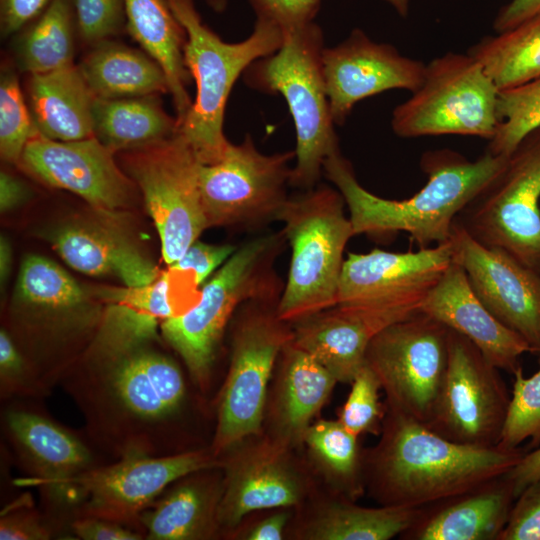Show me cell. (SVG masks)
I'll return each mask as SVG.
<instances>
[{
	"instance_id": "1",
	"label": "cell",
	"mask_w": 540,
	"mask_h": 540,
	"mask_svg": "<svg viewBox=\"0 0 540 540\" xmlns=\"http://www.w3.org/2000/svg\"><path fill=\"white\" fill-rule=\"evenodd\" d=\"M158 341L117 356L82 355L59 382L82 414L86 438L113 461L184 452L176 438L188 387L178 363L153 347Z\"/></svg>"
},
{
	"instance_id": "2",
	"label": "cell",
	"mask_w": 540,
	"mask_h": 540,
	"mask_svg": "<svg viewBox=\"0 0 540 540\" xmlns=\"http://www.w3.org/2000/svg\"><path fill=\"white\" fill-rule=\"evenodd\" d=\"M380 432L363 452V475L365 488L385 506H433L505 475L525 453L459 444L386 407Z\"/></svg>"
},
{
	"instance_id": "3",
	"label": "cell",
	"mask_w": 540,
	"mask_h": 540,
	"mask_svg": "<svg viewBox=\"0 0 540 540\" xmlns=\"http://www.w3.org/2000/svg\"><path fill=\"white\" fill-rule=\"evenodd\" d=\"M507 156L485 151L469 161L451 149L425 152L427 182L416 194L393 200L377 196L356 178L340 150L327 157L323 173L343 196L355 235L391 237L406 232L418 248L448 241L457 215L502 168Z\"/></svg>"
},
{
	"instance_id": "4",
	"label": "cell",
	"mask_w": 540,
	"mask_h": 540,
	"mask_svg": "<svg viewBox=\"0 0 540 540\" xmlns=\"http://www.w3.org/2000/svg\"><path fill=\"white\" fill-rule=\"evenodd\" d=\"M286 243L281 230L238 246L205 282L198 301L161 323L162 338L182 359L201 392L210 386L221 339L238 309L250 300H280L285 284L275 261Z\"/></svg>"
},
{
	"instance_id": "5",
	"label": "cell",
	"mask_w": 540,
	"mask_h": 540,
	"mask_svg": "<svg viewBox=\"0 0 540 540\" xmlns=\"http://www.w3.org/2000/svg\"><path fill=\"white\" fill-rule=\"evenodd\" d=\"M184 28V63L196 83V97L178 133L202 164H214L230 142L224 135V112L233 85L255 60L276 52L284 33L275 24L256 19L252 33L237 43L223 41L203 23L193 0H166Z\"/></svg>"
},
{
	"instance_id": "6",
	"label": "cell",
	"mask_w": 540,
	"mask_h": 540,
	"mask_svg": "<svg viewBox=\"0 0 540 540\" xmlns=\"http://www.w3.org/2000/svg\"><path fill=\"white\" fill-rule=\"evenodd\" d=\"M324 36L312 22L284 33L280 48L251 63L243 73L250 88L280 94L296 131V164L290 186L315 187L328 156L340 150L323 76Z\"/></svg>"
},
{
	"instance_id": "7",
	"label": "cell",
	"mask_w": 540,
	"mask_h": 540,
	"mask_svg": "<svg viewBox=\"0 0 540 540\" xmlns=\"http://www.w3.org/2000/svg\"><path fill=\"white\" fill-rule=\"evenodd\" d=\"M341 193L316 185L289 196L277 221L291 248L287 280L277 306L292 324L337 305L344 250L355 236Z\"/></svg>"
},
{
	"instance_id": "8",
	"label": "cell",
	"mask_w": 540,
	"mask_h": 540,
	"mask_svg": "<svg viewBox=\"0 0 540 540\" xmlns=\"http://www.w3.org/2000/svg\"><path fill=\"white\" fill-rule=\"evenodd\" d=\"M278 302L250 300L233 317L230 365L209 446L216 457L261 433L273 369L293 339L292 325L277 313Z\"/></svg>"
},
{
	"instance_id": "9",
	"label": "cell",
	"mask_w": 540,
	"mask_h": 540,
	"mask_svg": "<svg viewBox=\"0 0 540 540\" xmlns=\"http://www.w3.org/2000/svg\"><path fill=\"white\" fill-rule=\"evenodd\" d=\"M24 400H9L1 414L4 436L25 473L13 482L38 489L55 531L69 528L78 509L74 479L104 463L87 438Z\"/></svg>"
},
{
	"instance_id": "10",
	"label": "cell",
	"mask_w": 540,
	"mask_h": 540,
	"mask_svg": "<svg viewBox=\"0 0 540 540\" xmlns=\"http://www.w3.org/2000/svg\"><path fill=\"white\" fill-rule=\"evenodd\" d=\"M499 89L469 53L447 52L426 64L421 86L395 107L401 138L463 135L490 141L499 126Z\"/></svg>"
},
{
	"instance_id": "11",
	"label": "cell",
	"mask_w": 540,
	"mask_h": 540,
	"mask_svg": "<svg viewBox=\"0 0 540 540\" xmlns=\"http://www.w3.org/2000/svg\"><path fill=\"white\" fill-rule=\"evenodd\" d=\"M539 206L540 127L519 142L454 223L479 243L504 250L540 275Z\"/></svg>"
},
{
	"instance_id": "12",
	"label": "cell",
	"mask_w": 540,
	"mask_h": 540,
	"mask_svg": "<svg viewBox=\"0 0 540 540\" xmlns=\"http://www.w3.org/2000/svg\"><path fill=\"white\" fill-rule=\"evenodd\" d=\"M448 335L447 326L420 311L372 339L365 364L379 380L386 408L430 421L447 370Z\"/></svg>"
},
{
	"instance_id": "13",
	"label": "cell",
	"mask_w": 540,
	"mask_h": 540,
	"mask_svg": "<svg viewBox=\"0 0 540 540\" xmlns=\"http://www.w3.org/2000/svg\"><path fill=\"white\" fill-rule=\"evenodd\" d=\"M124 172L142 192L168 266L208 229L200 187V162L178 132L162 141L126 151Z\"/></svg>"
},
{
	"instance_id": "14",
	"label": "cell",
	"mask_w": 540,
	"mask_h": 540,
	"mask_svg": "<svg viewBox=\"0 0 540 540\" xmlns=\"http://www.w3.org/2000/svg\"><path fill=\"white\" fill-rule=\"evenodd\" d=\"M295 150L261 153L249 134L240 144L230 143L214 164H200L199 187L207 223L211 227L255 230L277 221L289 198Z\"/></svg>"
},
{
	"instance_id": "15",
	"label": "cell",
	"mask_w": 540,
	"mask_h": 540,
	"mask_svg": "<svg viewBox=\"0 0 540 540\" xmlns=\"http://www.w3.org/2000/svg\"><path fill=\"white\" fill-rule=\"evenodd\" d=\"M453 261L451 239L416 251L349 253L337 305L401 321L420 312Z\"/></svg>"
},
{
	"instance_id": "16",
	"label": "cell",
	"mask_w": 540,
	"mask_h": 540,
	"mask_svg": "<svg viewBox=\"0 0 540 540\" xmlns=\"http://www.w3.org/2000/svg\"><path fill=\"white\" fill-rule=\"evenodd\" d=\"M499 370L469 339L449 328L447 370L426 426L459 444L497 446L511 399Z\"/></svg>"
},
{
	"instance_id": "17",
	"label": "cell",
	"mask_w": 540,
	"mask_h": 540,
	"mask_svg": "<svg viewBox=\"0 0 540 540\" xmlns=\"http://www.w3.org/2000/svg\"><path fill=\"white\" fill-rule=\"evenodd\" d=\"M221 466L220 457L210 447L160 457H125L101 464L74 479L78 498L75 518L101 517L142 531L140 514L172 483L191 473Z\"/></svg>"
},
{
	"instance_id": "18",
	"label": "cell",
	"mask_w": 540,
	"mask_h": 540,
	"mask_svg": "<svg viewBox=\"0 0 540 540\" xmlns=\"http://www.w3.org/2000/svg\"><path fill=\"white\" fill-rule=\"evenodd\" d=\"M290 448L261 433L220 455L223 471L218 511L221 531L235 529L252 512L301 503L307 481L293 463Z\"/></svg>"
},
{
	"instance_id": "19",
	"label": "cell",
	"mask_w": 540,
	"mask_h": 540,
	"mask_svg": "<svg viewBox=\"0 0 540 540\" xmlns=\"http://www.w3.org/2000/svg\"><path fill=\"white\" fill-rule=\"evenodd\" d=\"M20 163L43 183L75 193L105 214L124 209L134 196L136 184L95 136L57 141L36 132Z\"/></svg>"
},
{
	"instance_id": "20",
	"label": "cell",
	"mask_w": 540,
	"mask_h": 540,
	"mask_svg": "<svg viewBox=\"0 0 540 540\" xmlns=\"http://www.w3.org/2000/svg\"><path fill=\"white\" fill-rule=\"evenodd\" d=\"M454 261L484 306L540 353V275L500 248L485 246L454 223Z\"/></svg>"
},
{
	"instance_id": "21",
	"label": "cell",
	"mask_w": 540,
	"mask_h": 540,
	"mask_svg": "<svg viewBox=\"0 0 540 540\" xmlns=\"http://www.w3.org/2000/svg\"><path fill=\"white\" fill-rule=\"evenodd\" d=\"M323 76L335 125H343L356 103L392 89L415 92L426 64L378 43L359 28L340 44L324 48Z\"/></svg>"
},
{
	"instance_id": "22",
	"label": "cell",
	"mask_w": 540,
	"mask_h": 540,
	"mask_svg": "<svg viewBox=\"0 0 540 540\" xmlns=\"http://www.w3.org/2000/svg\"><path fill=\"white\" fill-rule=\"evenodd\" d=\"M469 339L500 370L514 373L528 343L502 324L472 290L464 269L453 261L420 309Z\"/></svg>"
},
{
	"instance_id": "23",
	"label": "cell",
	"mask_w": 540,
	"mask_h": 540,
	"mask_svg": "<svg viewBox=\"0 0 540 540\" xmlns=\"http://www.w3.org/2000/svg\"><path fill=\"white\" fill-rule=\"evenodd\" d=\"M170 271L140 287H104L96 292L102 303L97 330L82 355L117 356L160 340L161 323L180 313L173 303Z\"/></svg>"
},
{
	"instance_id": "24",
	"label": "cell",
	"mask_w": 540,
	"mask_h": 540,
	"mask_svg": "<svg viewBox=\"0 0 540 540\" xmlns=\"http://www.w3.org/2000/svg\"><path fill=\"white\" fill-rule=\"evenodd\" d=\"M506 475L471 491L422 508L401 536L408 540H499L514 502Z\"/></svg>"
},
{
	"instance_id": "25",
	"label": "cell",
	"mask_w": 540,
	"mask_h": 540,
	"mask_svg": "<svg viewBox=\"0 0 540 540\" xmlns=\"http://www.w3.org/2000/svg\"><path fill=\"white\" fill-rule=\"evenodd\" d=\"M48 239L71 268L87 275L113 276L125 286L140 287L161 274L132 239L107 223H67Z\"/></svg>"
},
{
	"instance_id": "26",
	"label": "cell",
	"mask_w": 540,
	"mask_h": 540,
	"mask_svg": "<svg viewBox=\"0 0 540 540\" xmlns=\"http://www.w3.org/2000/svg\"><path fill=\"white\" fill-rule=\"evenodd\" d=\"M222 487V466L172 483L138 518L145 539L207 540L218 536Z\"/></svg>"
},
{
	"instance_id": "27",
	"label": "cell",
	"mask_w": 540,
	"mask_h": 540,
	"mask_svg": "<svg viewBox=\"0 0 540 540\" xmlns=\"http://www.w3.org/2000/svg\"><path fill=\"white\" fill-rule=\"evenodd\" d=\"M393 323L383 316L335 305L292 323V342L338 382L350 383L365 364L372 339Z\"/></svg>"
},
{
	"instance_id": "28",
	"label": "cell",
	"mask_w": 540,
	"mask_h": 540,
	"mask_svg": "<svg viewBox=\"0 0 540 540\" xmlns=\"http://www.w3.org/2000/svg\"><path fill=\"white\" fill-rule=\"evenodd\" d=\"M279 360L277 384L270 408H266L271 430L268 436L292 449L303 443L312 419L338 381L292 341L283 348Z\"/></svg>"
},
{
	"instance_id": "29",
	"label": "cell",
	"mask_w": 540,
	"mask_h": 540,
	"mask_svg": "<svg viewBox=\"0 0 540 540\" xmlns=\"http://www.w3.org/2000/svg\"><path fill=\"white\" fill-rule=\"evenodd\" d=\"M30 112L36 130L57 141H74L94 136L95 96L80 70L73 64L30 75Z\"/></svg>"
},
{
	"instance_id": "30",
	"label": "cell",
	"mask_w": 540,
	"mask_h": 540,
	"mask_svg": "<svg viewBox=\"0 0 540 540\" xmlns=\"http://www.w3.org/2000/svg\"><path fill=\"white\" fill-rule=\"evenodd\" d=\"M127 30L163 69L178 125L192 105L184 63L186 33L166 0H124Z\"/></svg>"
},
{
	"instance_id": "31",
	"label": "cell",
	"mask_w": 540,
	"mask_h": 540,
	"mask_svg": "<svg viewBox=\"0 0 540 540\" xmlns=\"http://www.w3.org/2000/svg\"><path fill=\"white\" fill-rule=\"evenodd\" d=\"M97 98L118 99L169 92L166 75L149 55L105 40L78 66Z\"/></svg>"
},
{
	"instance_id": "32",
	"label": "cell",
	"mask_w": 540,
	"mask_h": 540,
	"mask_svg": "<svg viewBox=\"0 0 540 540\" xmlns=\"http://www.w3.org/2000/svg\"><path fill=\"white\" fill-rule=\"evenodd\" d=\"M344 495L321 505L302 528L309 540H389L401 536L422 509L364 507Z\"/></svg>"
},
{
	"instance_id": "33",
	"label": "cell",
	"mask_w": 540,
	"mask_h": 540,
	"mask_svg": "<svg viewBox=\"0 0 540 540\" xmlns=\"http://www.w3.org/2000/svg\"><path fill=\"white\" fill-rule=\"evenodd\" d=\"M94 136L112 151H129L167 139L178 132L155 96L105 99L95 97Z\"/></svg>"
},
{
	"instance_id": "34",
	"label": "cell",
	"mask_w": 540,
	"mask_h": 540,
	"mask_svg": "<svg viewBox=\"0 0 540 540\" xmlns=\"http://www.w3.org/2000/svg\"><path fill=\"white\" fill-rule=\"evenodd\" d=\"M499 91L540 78V17L486 36L468 52Z\"/></svg>"
},
{
	"instance_id": "35",
	"label": "cell",
	"mask_w": 540,
	"mask_h": 540,
	"mask_svg": "<svg viewBox=\"0 0 540 540\" xmlns=\"http://www.w3.org/2000/svg\"><path fill=\"white\" fill-rule=\"evenodd\" d=\"M75 26L73 0H53L18 41L19 69L33 75L73 64Z\"/></svg>"
},
{
	"instance_id": "36",
	"label": "cell",
	"mask_w": 540,
	"mask_h": 540,
	"mask_svg": "<svg viewBox=\"0 0 540 540\" xmlns=\"http://www.w3.org/2000/svg\"><path fill=\"white\" fill-rule=\"evenodd\" d=\"M357 435L339 420H320L307 429L303 443L327 480L350 499L364 491L363 452Z\"/></svg>"
},
{
	"instance_id": "37",
	"label": "cell",
	"mask_w": 540,
	"mask_h": 540,
	"mask_svg": "<svg viewBox=\"0 0 540 540\" xmlns=\"http://www.w3.org/2000/svg\"><path fill=\"white\" fill-rule=\"evenodd\" d=\"M499 126L487 151L508 156L531 131L540 127V78L499 92Z\"/></svg>"
},
{
	"instance_id": "38",
	"label": "cell",
	"mask_w": 540,
	"mask_h": 540,
	"mask_svg": "<svg viewBox=\"0 0 540 540\" xmlns=\"http://www.w3.org/2000/svg\"><path fill=\"white\" fill-rule=\"evenodd\" d=\"M510 404L497 446L519 448L525 440L531 447L540 444V360L539 369L532 376L524 377L520 366L514 373Z\"/></svg>"
},
{
	"instance_id": "39",
	"label": "cell",
	"mask_w": 540,
	"mask_h": 540,
	"mask_svg": "<svg viewBox=\"0 0 540 540\" xmlns=\"http://www.w3.org/2000/svg\"><path fill=\"white\" fill-rule=\"evenodd\" d=\"M36 132L16 74L11 69H3L0 79L1 157L8 162H20L25 146Z\"/></svg>"
},
{
	"instance_id": "40",
	"label": "cell",
	"mask_w": 540,
	"mask_h": 540,
	"mask_svg": "<svg viewBox=\"0 0 540 540\" xmlns=\"http://www.w3.org/2000/svg\"><path fill=\"white\" fill-rule=\"evenodd\" d=\"M338 420L351 433L360 436L381 431L385 405L379 401L381 386L374 372L364 364L356 373Z\"/></svg>"
},
{
	"instance_id": "41",
	"label": "cell",
	"mask_w": 540,
	"mask_h": 540,
	"mask_svg": "<svg viewBox=\"0 0 540 540\" xmlns=\"http://www.w3.org/2000/svg\"><path fill=\"white\" fill-rule=\"evenodd\" d=\"M0 396L2 401L46 396L31 365L6 328L0 330Z\"/></svg>"
},
{
	"instance_id": "42",
	"label": "cell",
	"mask_w": 540,
	"mask_h": 540,
	"mask_svg": "<svg viewBox=\"0 0 540 540\" xmlns=\"http://www.w3.org/2000/svg\"><path fill=\"white\" fill-rule=\"evenodd\" d=\"M76 27L87 43L97 44L127 28L124 0H73Z\"/></svg>"
},
{
	"instance_id": "43",
	"label": "cell",
	"mask_w": 540,
	"mask_h": 540,
	"mask_svg": "<svg viewBox=\"0 0 540 540\" xmlns=\"http://www.w3.org/2000/svg\"><path fill=\"white\" fill-rule=\"evenodd\" d=\"M54 532V527L43 513L36 510L28 494L1 511V540H47L53 537Z\"/></svg>"
},
{
	"instance_id": "44",
	"label": "cell",
	"mask_w": 540,
	"mask_h": 540,
	"mask_svg": "<svg viewBox=\"0 0 540 540\" xmlns=\"http://www.w3.org/2000/svg\"><path fill=\"white\" fill-rule=\"evenodd\" d=\"M256 19L271 22L283 33L314 22L322 0H248Z\"/></svg>"
},
{
	"instance_id": "45",
	"label": "cell",
	"mask_w": 540,
	"mask_h": 540,
	"mask_svg": "<svg viewBox=\"0 0 540 540\" xmlns=\"http://www.w3.org/2000/svg\"><path fill=\"white\" fill-rule=\"evenodd\" d=\"M237 248L238 246L232 244L216 245L196 240L176 262L168 267L171 272L193 273L195 284L201 285L231 257Z\"/></svg>"
},
{
	"instance_id": "46",
	"label": "cell",
	"mask_w": 540,
	"mask_h": 540,
	"mask_svg": "<svg viewBox=\"0 0 540 540\" xmlns=\"http://www.w3.org/2000/svg\"><path fill=\"white\" fill-rule=\"evenodd\" d=\"M69 530L82 540H141L144 533L129 525L95 516H80L73 519Z\"/></svg>"
},
{
	"instance_id": "47",
	"label": "cell",
	"mask_w": 540,
	"mask_h": 540,
	"mask_svg": "<svg viewBox=\"0 0 540 540\" xmlns=\"http://www.w3.org/2000/svg\"><path fill=\"white\" fill-rule=\"evenodd\" d=\"M53 0H0V29L4 37L36 20Z\"/></svg>"
},
{
	"instance_id": "48",
	"label": "cell",
	"mask_w": 540,
	"mask_h": 540,
	"mask_svg": "<svg viewBox=\"0 0 540 540\" xmlns=\"http://www.w3.org/2000/svg\"><path fill=\"white\" fill-rule=\"evenodd\" d=\"M539 17L540 0H510L499 10L493 28L501 33Z\"/></svg>"
},
{
	"instance_id": "49",
	"label": "cell",
	"mask_w": 540,
	"mask_h": 540,
	"mask_svg": "<svg viewBox=\"0 0 540 540\" xmlns=\"http://www.w3.org/2000/svg\"><path fill=\"white\" fill-rule=\"evenodd\" d=\"M505 475L511 481L517 499L526 488L540 481V448L524 453L520 461Z\"/></svg>"
},
{
	"instance_id": "50",
	"label": "cell",
	"mask_w": 540,
	"mask_h": 540,
	"mask_svg": "<svg viewBox=\"0 0 540 540\" xmlns=\"http://www.w3.org/2000/svg\"><path fill=\"white\" fill-rule=\"evenodd\" d=\"M287 508H282L278 513H273L256 523L244 535L247 540H280L284 536V530L289 520Z\"/></svg>"
},
{
	"instance_id": "51",
	"label": "cell",
	"mask_w": 540,
	"mask_h": 540,
	"mask_svg": "<svg viewBox=\"0 0 540 540\" xmlns=\"http://www.w3.org/2000/svg\"><path fill=\"white\" fill-rule=\"evenodd\" d=\"M28 188L25 184L2 171L0 173V210L2 213L10 211L28 198Z\"/></svg>"
},
{
	"instance_id": "52",
	"label": "cell",
	"mask_w": 540,
	"mask_h": 540,
	"mask_svg": "<svg viewBox=\"0 0 540 540\" xmlns=\"http://www.w3.org/2000/svg\"><path fill=\"white\" fill-rule=\"evenodd\" d=\"M12 267V248L8 239L4 236L0 238V281L3 287L10 275Z\"/></svg>"
},
{
	"instance_id": "53",
	"label": "cell",
	"mask_w": 540,
	"mask_h": 540,
	"mask_svg": "<svg viewBox=\"0 0 540 540\" xmlns=\"http://www.w3.org/2000/svg\"><path fill=\"white\" fill-rule=\"evenodd\" d=\"M390 4L401 17H407L410 0H383Z\"/></svg>"
},
{
	"instance_id": "54",
	"label": "cell",
	"mask_w": 540,
	"mask_h": 540,
	"mask_svg": "<svg viewBox=\"0 0 540 540\" xmlns=\"http://www.w3.org/2000/svg\"><path fill=\"white\" fill-rule=\"evenodd\" d=\"M207 5L216 13H222L225 11L228 0H205Z\"/></svg>"
}]
</instances>
